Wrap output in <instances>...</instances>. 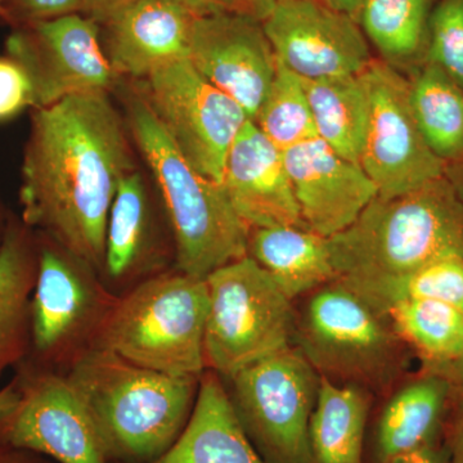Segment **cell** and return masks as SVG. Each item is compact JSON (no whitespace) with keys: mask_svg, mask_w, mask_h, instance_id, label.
<instances>
[{"mask_svg":"<svg viewBox=\"0 0 463 463\" xmlns=\"http://www.w3.org/2000/svg\"><path fill=\"white\" fill-rule=\"evenodd\" d=\"M328 246L337 281L354 292L463 258L462 197L444 175L407 194L374 197Z\"/></svg>","mask_w":463,"mask_h":463,"instance_id":"2","label":"cell"},{"mask_svg":"<svg viewBox=\"0 0 463 463\" xmlns=\"http://www.w3.org/2000/svg\"><path fill=\"white\" fill-rule=\"evenodd\" d=\"M209 306L206 279L182 272L152 277L109 307L93 346L148 370L201 379Z\"/></svg>","mask_w":463,"mask_h":463,"instance_id":"5","label":"cell"},{"mask_svg":"<svg viewBox=\"0 0 463 463\" xmlns=\"http://www.w3.org/2000/svg\"><path fill=\"white\" fill-rule=\"evenodd\" d=\"M194 17L174 0H137L121 9L106 24L112 71L147 79L188 60Z\"/></svg>","mask_w":463,"mask_h":463,"instance_id":"18","label":"cell"},{"mask_svg":"<svg viewBox=\"0 0 463 463\" xmlns=\"http://www.w3.org/2000/svg\"><path fill=\"white\" fill-rule=\"evenodd\" d=\"M395 332L407 345L444 371L463 356V312L448 304L404 298L385 310Z\"/></svg>","mask_w":463,"mask_h":463,"instance_id":"26","label":"cell"},{"mask_svg":"<svg viewBox=\"0 0 463 463\" xmlns=\"http://www.w3.org/2000/svg\"><path fill=\"white\" fill-rule=\"evenodd\" d=\"M188 60L242 106L250 120L257 118L279 69L263 21L248 14L194 17Z\"/></svg>","mask_w":463,"mask_h":463,"instance_id":"14","label":"cell"},{"mask_svg":"<svg viewBox=\"0 0 463 463\" xmlns=\"http://www.w3.org/2000/svg\"><path fill=\"white\" fill-rule=\"evenodd\" d=\"M294 346L323 379L388 392L405 367V346L388 316L340 281L310 292L297 313Z\"/></svg>","mask_w":463,"mask_h":463,"instance_id":"6","label":"cell"},{"mask_svg":"<svg viewBox=\"0 0 463 463\" xmlns=\"http://www.w3.org/2000/svg\"><path fill=\"white\" fill-rule=\"evenodd\" d=\"M222 184L250 230L307 228L283 152L252 120L246 121L228 152Z\"/></svg>","mask_w":463,"mask_h":463,"instance_id":"16","label":"cell"},{"mask_svg":"<svg viewBox=\"0 0 463 463\" xmlns=\"http://www.w3.org/2000/svg\"><path fill=\"white\" fill-rule=\"evenodd\" d=\"M145 99L188 164L222 184L228 152L250 120L242 106L209 83L190 60L148 76Z\"/></svg>","mask_w":463,"mask_h":463,"instance_id":"9","label":"cell"},{"mask_svg":"<svg viewBox=\"0 0 463 463\" xmlns=\"http://www.w3.org/2000/svg\"><path fill=\"white\" fill-rule=\"evenodd\" d=\"M128 120L163 197L179 272L206 279L219 268L246 257L251 230L237 214L223 184L188 164L145 97L128 100Z\"/></svg>","mask_w":463,"mask_h":463,"instance_id":"4","label":"cell"},{"mask_svg":"<svg viewBox=\"0 0 463 463\" xmlns=\"http://www.w3.org/2000/svg\"><path fill=\"white\" fill-rule=\"evenodd\" d=\"M355 294L383 315L392 304L404 298L440 301L463 312V258L432 261L392 281L371 286Z\"/></svg>","mask_w":463,"mask_h":463,"instance_id":"30","label":"cell"},{"mask_svg":"<svg viewBox=\"0 0 463 463\" xmlns=\"http://www.w3.org/2000/svg\"><path fill=\"white\" fill-rule=\"evenodd\" d=\"M205 361L223 379L294 345L291 298L249 255L206 277Z\"/></svg>","mask_w":463,"mask_h":463,"instance_id":"7","label":"cell"},{"mask_svg":"<svg viewBox=\"0 0 463 463\" xmlns=\"http://www.w3.org/2000/svg\"><path fill=\"white\" fill-rule=\"evenodd\" d=\"M261 21L279 65L306 80L359 75L373 62L358 21L322 0H281Z\"/></svg>","mask_w":463,"mask_h":463,"instance_id":"12","label":"cell"},{"mask_svg":"<svg viewBox=\"0 0 463 463\" xmlns=\"http://www.w3.org/2000/svg\"><path fill=\"white\" fill-rule=\"evenodd\" d=\"M174 2L178 3L196 17L218 14H248L260 18L252 0H174Z\"/></svg>","mask_w":463,"mask_h":463,"instance_id":"34","label":"cell"},{"mask_svg":"<svg viewBox=\"0 0 463 463\" xmlns=\"http://www.w3.org/2000/svg\"><path fill=\"white\" fill-rule=\"evenodd\" d=\"M449 447V462L463 463V416H458L452 425L448 426L447 437Z\"/></svg>","mask_w":463,"mask_h":463,"instance_id":"38","label":"cell"},{"mask_svg":"<svg viewBox=\"0 0 463 463\" xmlns=\"http://www.w3.org/2000/svg\"><path fill=\"white\" fill-rule=\"evenodd\" d=\"M452 383L439 373L408 383L383 405L365 443V463H388L403 453L446 441Z\"/></svg>","mask_w":463,"mask_h":463,"instance_id":"19","label":"cell"},{"mask_svg":"<svg viewBox=\"0 0 463 463\" xmlns=\"http://www.w3.org/2000/svg\"><path fill=\"white\" fill-rule=\"evenodd\" d=\"M149 463H265L241 429L224 383L203 374L190 421L178 440Z\"/></svg>","mask_w":463,"mask_h":463,"instance_id":"20","label":"cell"},{"mask_svg":"<svg viewBox=\"0 0 463 463\" xmlns=\"http://www.w3.org/2000/svg\"><path fill=\"white\" fill-rule=\"evenodd\" d=\"M447 376L448 379L452 383V386L456 385L457 392H458V402H459V414L463 416V356L459 361H457L455 364L448 367L443 373H439Z\"/></svg>","mask_w":463,"mask_h":463,"instance_id":"40","label":"cell"},{"mask_svg":"<svg viewBox=\"0 0 463 463\" xmlns=\"http://www.w3.org/2000/svg\"><path fill=\"white\" fill-rule=\"evenodd\" d=\"M27 230L24 222H12L0 245V373L21 358L32 332L38 257Z\"/></svg>","mask_w":463,"mask_h":463,"instance_id":"23","label":"cell"},{"mask_svg":"<svg viewBox=\"0 0 463 463\" xmlns=\"http://www.w3.org/2000/svg\"><path fill=\"white\" fill-rule=\"evenodd\" d=\"M252 121L281 151L317 137L303 80L279 63L263 105Z\"/></svg>","mask_w":463,"mask_h":463,"instance_id":"29","label":"cell"},{"mask_svg":"<svg viewBox=\"0 0 463 463\" xmlns=\"http://www.w3.org/2000/svg\"><path fill=\"white\" fill-rule=\"evenodd\" d=\"M248 255L292 301L337 281L328 239L307 228H255L250 231Z\"/></svg>","mask_w":463,"mask_h":463,"instance_id":"21","label":"cell"},{"mask_svg":"<svg viewBox=\"0 0 463 463\" xmlns=\"http://www.w3.org/2000/svg\"><path fill=\"white\" fill-rule=\"evenodd\" d=\"M18 401H20V389H18L17 383H11L0 390V419L14 411Z\"/></svg>","mask_w":463,"mask_h":463,"instance_id":"39","label":"cell"},{"mask_svg":"<svg viewBox=\"0 0 463 463\" xmlns=\"http://www.w3.org/2000/svg\"><path fill=\"white\" fill-rule=\"evenodd\" d=\"M65 376L111 463H149L169 450L190 421L200 383L93 345L76 355Z\"/></svg>","mask_w":463,"mask_h":463,"instance_id":"3","label":"cell"},{"mask_svg":"<svg viewBox=\"0 0 463 463\" xmlns=\"http://www.w3.org/2000/svg\"><path fill=\"white\" fill-rule=\"evenodd\" d=\"M428 62L463 88V0H441L429 20Z\"/></svg>","mask_w":463,"mask_h":463,"instance_id":"31","label":"cell"},{"mask_svg":"<svg viewBox=\"0 0 463 463\" xmlns=\"http://www.w3.org/2000/svg\"><path fill=\"white\" fill-rule=\"evenodd\" d=\"M33 108V87L23 67L12 58L0 57V121Z\"/></svg>","mask_w":463,"mask_h":463,"instance_id":"33","label":"cell"},{"mask_svg":"<svg viewBox=\"0 0 463 463\" xmlns=\"http://www.w3.org/2000/svg\"><path fill=\"white\" fill-rule=\"evenodd\" d=\"M411 105L429 147L440 160L463 154V88L428 62L411 83Z\"/></svg>","mask_w":463,"mask_h":463,"instance_id":"27","label":"cell"},{"mask_svg":"<svg viewBox=\"0 0 463 463\" xmlns=\"http://www.w3.org/2000/svg\"><path fill=\"white\" fill-rule=\"evenodd\" d=\"M134 2L137 0H88L85 14L99 25H106L118 12Z\"/></svg>","mask_w":463,"mask_h":463,"instance_id":"36","label":"cell"},{"mask_svg":"<svg viewBox=\"0 0 463 463\" xmlns=\"http://www.w3.org/2000/svg\"><path fill=\"white\" fill-rule=\"evenodd\" d=\"M151 240L147 188L141 173L132 172L118 184L109 209L102 269L109 281L120 285L145 272Z\"/></svg>","mask_w":463,"mask_h":463,"instance_id":"25","label":"cell"},{"mask_svg":"<svg viewBox=\"0 0 463 463\" xmlns=\"http://www.w3.org/2000/svg\"><path fill=\"white\" fill-rule=\"evenodd\" d=\"M428 12L429 0H364L358 23L386 60L402 62L421 51Z\"/></svg>","mask_w":463,"mask_h":463,"instance_id":"28","label":"cell"},{"mask_svg":"<svg viewBox=\"0 0 463 463\" xmlns=\"http://www.w3.org/2000/svg\"><path fill=\"white\" fill-rule=\"evenodd\" d=\"M449 462V447L444 443L434 444L411 450L390 459L388 463H448Z\"/></svg>","mask_w":463,"mask_h":463,"instance_id":"35","label":"cell"},{"mask_svg":"<svg viewBox=\"0 0 463 463\" xmlns=\"http://www.w3.org/2000/svg\"><path fill=\"white\" fill-rule=\"evenodd\" d=\"M0 463H57L48 457L0 443Z\"/></svg>","mask_w":463,"mask_h":463,"instance_id":"37","label":"cell"},{"mask_svg":"<svg viewBox=\"0 0 463 463\" xmlns=\"http://www.w3.org/2000/svg\"><path fill=\"white\" fill-rule=\"evenodd\" d=\"M282 152L301 218L319 236L330 239L346 230L379 196L364 167L318 137Z\"/></svg>","mask_w":463,"mask_h":463,"instance_id":"15","label":"cell"},{"mask_svg":"<svg viewBox=\"0 0 463 463\" xmlns=\"http://www.w3.org/2000/svg\"><path fill=\"white\" fill-rule=\"evenodd\" d=\"M90 272L60 246H42L32 298V339L39 354L61 352L99 315L103 301Z\"/></svg>","mask_w":463,"mask_h":463,"instance_id":"17","label":"cell"},{"mask_svg":"<svg viewBox=\"0 0 463 463\" xmlns=\"http://www.w3.org/2000/svg\"><path fill=\"white\" fill-rule=\"evenodd\" d=\"M133 169L123 120L105 91L33 109L21 166L23 222L102 272L109 209Z\"/></svg>","mask_w":463,"mask_h":463,"instance_id":"1","label":"cell"},{"mask_svg":"<svg viewBox=\"0 0 463 463\" xmlns=\"http://www.w3.org/2000/svg\"><path fill=\"white\" fill-rule=\"evenodd\" d=\"M370 118L361 166L381 197L416 190L444 175V161L429 147L411 105V83L388 62H373L361 74Z\"/></svg>","mask_w":463,"mask_h":463,"instance_id":"10","label":"cell"},{"mask_svg":"<svg viewBox=\"0 0 463 463\" xmlns=\"http://www.w3.org/2000/svg\"><path fill=\"white\" fill-rule=\"evenodd\" d=\"M322 2L330 5L331 8L343 12V14H347V16L358 21L364 0H322Z\"/></svg>","mask_w":463,"mask_h":463,"instance_id":"41","label":"cell"},{"mask_svg":"<svg viewBox=\"0 0 463 463\" xmlns=\"http://www.w3.org/2000/svg\"><path fill=\"white\" fill-rule=\"evenodd\" d=\"M254 2L255 7L258 9L259 17L263 20L265 16H267L269 9L273 7L277 3L281 2V0H252Z\"/></svg>","mask_w":463,"mask_h":463,"instance_id":"42","label":"cell"},{"mask_svg":"<svg viewBox=\"0 0 463 463\" xmlns=\"http://www.w3.org/2000/svg\"><path fill=\"white\" fill-rule=\"evenodd\" d=\"M17 383L20 401L0 419V443L57 463H111L87 408L66 376L33 373Z\"/></svg>","mask_w":463,"mask_h":463,"instance_id":"13","label":"cell"},{"mask_svg":"<svg viewBox=\"0 0 463 463\" xmlns=\"http://www.w3.org/2000/svg\"><path fill=\"white\" fill-rule=\"evenodd\" d=\"M224 380L234 416L265 463H312L310 420L321 376L297 346Z\"/></svg>","mask_w":463,"mask_h":463,"instance_id":"8","label":"cell"},{"mask_svg":"<svg viewBox=\"0 0 463 463\" xmlns=\"http://www.w3.org/2000/svg\"><path fill=\"white\" fill-rule=\"evenodd\" d=\"M7 56L26 72L33 87V109L50 108L76 94L108 93L115 80L99 44V25L70 14L14 27Z\"/></svg>","mask_w":463,"mask_h":463,"instance_id":"11","label":"cell"},{"mask_svg":"<svg viewBox=\"0 0 463 463\" xmlns=\"http://www.w3.org/2000/svg\"><path fill=\"white\" fill-rule=\"evenodd\" d=\"M301 80L317 137L341 157L361 165L370 118V100L361 74Z\"/></svg>","mask_w":463,"mask_h":463,"instance_id":"24","label":"cell"},{"mask_svg":"<svg viewBox=\"0 0 463 463\" xmlns=\"http://www.w3.org/2000/svg\"><path fill=\"white\" fill-rule=\"evenodd\" d=\"M3 16V0H0V20H2Z\"/></svg>","mask_w":463,"mask_h":463,"instance_id":"44","label":"cell"},{"mask_svg":"<svg viewBox=\"0 0 463 463\" xmlns=\"http://www.w3.org/2000/svg\"><path fill=\"white\" fill-rule=\"evenodd\" d=\"M5 230H7V227L3 228L2 230V222H0V245H2L3 237H5Z\"/></svg>","mask_w":463,"mask_h":463,"instance_id":"43","label":"cell"},{"mask_svg":"<svg viewBox=\"0 0 463 463\" xmlns=\"http://www.w3.org/2000/svg\"><path fill=\"white\" fill-rule=\"evenodd\" d=\"M88 0H3L2 20L20 27L53 18L80 14Z\"/></svg>","mask_w":463,"mask_h":463,"instance_id":"32","label":"cell"},{"mask_svg":"<svg viewBox=\"0 0 463 463\" xmlns=\"http://www.w3.org/2000/svg\"><path fill=\"white\" fill-rule=\"evenodd\" d=\"M373 394L321 377L310 420L312 463H365Z\"/></svg>","mask_w":463,"mask_h":463,"instance_id":"22","label":"cell"}]
</instances>
